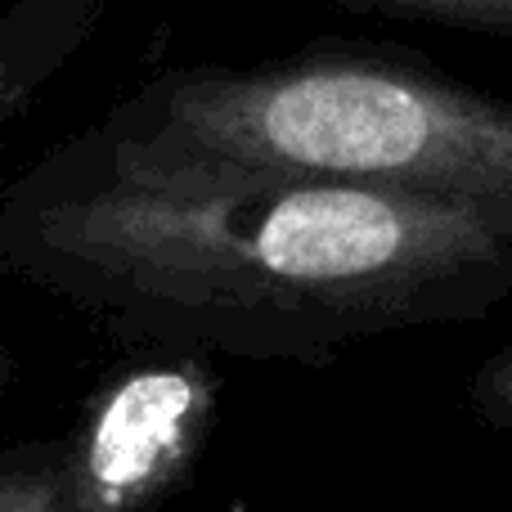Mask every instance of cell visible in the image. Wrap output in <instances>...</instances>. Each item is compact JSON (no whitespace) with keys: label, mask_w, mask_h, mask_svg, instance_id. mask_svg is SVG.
<instances>
[{"label":"cell","mask_w":512,"mask_h":512,"mask_svg":"<svg viewBox=\"0 0 512 512\" xmlns=\"http://www.w3.org/2000/svg\"><path fill=\"white\" fill-rule=\"evenodd\" d=\"M355 14H387L409 18V23H436L450 32H477V36H504L512 41V0H324Z\"/></svg>","instance_id":"8992f818"},{"label":"cell","mask_w":512,"mask_h":512,"mask_svg":"<svg viewBox=\"0 0 512 512\" xmlns=\"http://www.w3.org/2000/svg\"><path fill=\"white\" fill-rule=\"evenodd\" d=\"M0 512H68L63 436L0 450Z\"/></svg>","instance_id":"5b68a950"},{"label":"cell","mask_w":512,"mask_h":512,"mask_svg":"<svg viewBox=\"0 0 512 512\" xmlns=\"http://www.w3.org/2000/svg\"><path fill=\"white\" fill-rule=\"evenodd\" d=\"M0 270L153 351L328 364L486 319L512 297V239L346 180L149 167L86 126L5 185Z\"/></svg>","instance_id":"6da1fadb"},{"label":"cell","mask_w":512,"mask_h":512,"mask_svg":"<svg viewBox=\"0 0 512 512\" xmlns=\"http://www.w3.org/2000/svg\"><path fill=\"white\" fill-rule=\"evenodd\" d=\"M9 382H14V355H9L5 337H0V396L9 391Z\"/></svg>","instance_id":"ba28073f"},{"label":"cell","mask_w":512,"mask_h":512,"mask_svg":"<svg viewBox=\"0 0 512 512\" xmlns=\"http://www.w3.org/2000/svg\"><path fill=\"white\" fill-rule=\"evenodd\" d=\"M221 378L198 351H158L113 369L63 436L68 512H153L198 463Z\"/></svg>","instance_id":"3957f363"},{"label":"cell","mask_w":512,"mask_h":512,"mask_svg":"<svg viewBox=\"0 0 512 512\" xmlns=\"http://www.w3.org/2000/svg\"><path fill=\"white\" fill-rule=\"evenodd\" d=\"M113 0H0V131L32 113L99 32Z\"/></svg>","instance_id":"277c9868"},{"label":"cell","mask_w":512,"mask_h":512,"mask_svg":"<svg viewBox=\"0 0 512 512\" xmlns=\"http://www.w3.org/2000/svg\"><path fill=\"white\" fill-rule=\"evenodd\" d=\"M95 131L149 167L346 180L459 207L512 239V104L418 54L324 41L252 68H171Z\"/></svg>","instance_id":"7a4b0ae2"},{"label":"cell","mask_w":512,"mask_h":512,"mask_svg":"<svg viewBox=\"0 0 512 512\" xmlns=\"http://www.w3.org/2000/svg\"><path fill=\"white\" fill-rule=\"evenodd\" d=\"M472 409L481 423L512 432V342L472 373Z\"/></svg>","instance_id":"52a82bcc"}]
</instances>
